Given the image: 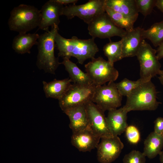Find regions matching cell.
Instances as JSON below:
<instances>
[{
  "mask_svg": "<svg viewBox=\"0 0 163 163\" xmlns=\"http://www.w3.org/2000/svg\"><path fill=\"white\" fill-rule=\"evenodd\" d=\"M105 6L128 17L138 18L139 12L135 0H106Z\"/></svg>",
  "mask_w": 163,
  "mask_h": 163,
  "instance_id": "obj_21",
  "label": "cell"
},
{
  "mask_svg": "<svg viewBox=\"0 0 163 163\" xmlns=\"http://www.w3.org/2000/svg\"><path fill=\"white\" fill-rule=\"evenodd\" d=\"M161 135L162 136V137H163V132H162V133Z\"/></svg>",
  "mask_w": 163,
  "mask_h": 163,
  "instance_id": "obj_36",
  "label": "cell"
},
{
  "mask_svg": "<svg viewBox=\"0 0 163 163\" xmlns=\"http://www.w3.org/2000/svg\"><path fill=\"white\" fill-rule=\"evenodd\" d=\"M125 131L127 139L130 143L136 144L140 141V133L138 128L135 126H128Z\"/></svg>",
  "mask_w": 163,
  "mask_h": 163,
  "instance_id": "obj_29",
  "label": "cell"
},
{
  "mask_svg": "<svg viewBox=\"0 0 163 163\" xmlns=\"http://www.w3.org/2000/svg\"><path fill=\"white\" fill-rule=\"evenodd\" d=\"M155 6L163 13V0H156Z\"/></svg>",
  "mask_w": 163,
  "mask_h": 163,
  "instance_id": "obj_33",
  "label": "cell"
},
{
  "mask_svg": "<svg viewBox=\"0 0 163 163\" xmlns=\"http://www.w3.org/2000/svg\"><path fill=\"white\" fill-rule=\"evenodd\" d=\"M145 157L143 152L133 150L125 155L123 163H145Z\"/></svg>",
  "mask_w": 163,
  "mask_h": 163,
  "instance_id": "obj_28",
  "label": "cell"
},
{
  "mask_svg": "<svg viewBox=\"0 0 163 163\" xmlns=\"http://www.w3.org/2000/svg\"><path fill=\"white\" fill-rule=\"evenodd\" d=\"M156 50L145 39L142 41L136 55L140 66L139 79L143 82L151 81L158 75L161 66L156 56Z\"/></svg>",
  "mask_w": 163,
  "mask_h": 163,
  "instance_id": "obj_5",
  "label": "cell"
},
{
  "mask_svg": "<svg viewBox=\"0 0 163 163\" xmlns=\"http://www.w3.org/2000/svg\"><path fill=\"white\" fill-rule=\"evenodd\" d=\"M58 26L55 24L50 30L45 31L40 35L37 43L38 53L36 65L40 69L45 72L55 74L59 65L61 64L54 54L55 37L58 32Z\"/></svg>",
  "mask_w": 163,
  "mask_h": 163,
  "instance_id": "obj_2",
  "label": "cell"
},
{
  "mask_svg": "<svg viewBox=\"0 0 163 163\" xmlns=\"http://www.w3.org/2000/svg\"><path fill=\"white\" fill-rule=\"evenodd\" d=\"M69 78L62 80L54 79L47 82H43V89L46 97L60 99L72 84Z\"/></svg>",
  "mask_w": 163,
  "mask_h": 163,
  "instance_id": "obj_18",
  "label": "cell"
},
{
  "mask_svg": "<svg viewBox=\"0 0 163 163\" xmlns=\"http://www.w3.org/2000/svg\"><path fill=\"white\" fill-rule=\"evenodd\" d=\"M154 129L157 134L161 135L163 132V118L158 117L154 122Z\"/></svg>",
  "mask_w": 163,
  "mask_h": 163,
  "instance_id": "obj_30",
  "label": "cell"
},
{
  "mask_svg": "<svg viewBox=\"0 0 163 163\" xmlns=\"http://www.w3.org/2000/svg\"><path fill=\"white\" fill-rule=\"evenodd\" d=\"M97 148V158L101 163H111L119 156L124 145L118 136L101 138Z\"/></svg>",
  "mask_w": 163,
  "mask_h": 163,
  "instance_id": "obj_12",
  "label": "cell"
},
{
  "mask_svg": "<svg viewBox=\"0 0 163 163\" xmlns=\"http://www.w3.org/2000/svg\"><path fill=\"white\" fill-rule=\"evenodd\" d=\"M157 91L150 81L142 82L135 88L126 97L123 106L128 112L134 110H155L161 103L157 100Z\"/></svg>",
  "mask_w": 163,
  "mask_h": 163,
  "instance_id": "obj_3",
  "label": "cell"
},
{
  "mask_svg": "<svg viewBox=\"0 0 163 163\" xmlns=\"http://www.w3.org/2000/svg\"><path fill=\"white\" fill-rule=\"evenodd\" d=\"M105 11L112 21L118 27L125 29L126 31L130 30L134 28L133 25L136 19L126 16L106 6Z\"/></svg>",
  "mask_w": 163,
  "mask_h": 163,
  "instance_id": "obj_24",
  "label": "cell"
},
{
  "mask_svg": "<svg viewBox=\"0 0 163 163\" xmlns=\"http://www.w3.org/2000/svg\"><path fill=\"white\" fill-rule=\"evenodd\" d=\"M142 82L139 78L136 81H133L124 78L116 83V85L120 94L127 97L133 90Z\"/></svg>",
  "mask_w": 163,
  "mask_h": 163,
  "instance_id": "obj_26",
  "label": "cell"
},
{
  "mask_svg": "<svg viewBox=\"0 0 163 163\" xmlns=\"http://www.w3.org/2000/svg\"><path fill=\"white\" fill-rule=\"evenodd\" d=\"M96 86L75 84L71 85L62 97L59 100V107L63 111L72 107L91 101Z\"/></svg>",
  "mask_w": 163,
  "mask_h": 163,
  "instance_id": "obj_10",
  "label": "cell"
},
{
  "mask_svg": "<svg viewBox=\"0 0 163 163\" xmlns=\"http://www.w3.org/2000/svg\"><path fill=\"white\" fill-rule=\"evenodd\" d=\"M106 0H90L81 5L64 6L62 15L68 19L77 17L87 24L96 16L105 12Z\"/></svg>",
  "mask_w": 163,
  "mask_h": 163,
  "instance_id": "obj_9",
  "label": "cell"
},
{
  "mask_svg": "<svg viewBox=\"0 0 163 163\" xmlns=\"http://www.w3.org/2000/svg\"><path fill=\"white\" fill-rule=\"evenodd\" d=\"M88 25V33L94 39L110 38L114 36L122 38L126 32L116 25L106 12L96 16Z\"/></svg>",
  "mask_w": 163,
  "mask_h": 163,
  "instance_id": "obj_7",
  "label": "cell"
},
{
  "mask_svg": "<svg viewBox=\"0 0 163 163\" xmlns=\"http://www.w3.org/2000/svg\"><path fill=\"white\" fill-rule=\"evenodd\" d=\"M156 51V56L158 59L159 60L163 58V42L158 46Z\"/></svg>",
  "mask_w": 163,
  "mask_h": 163,
  "instance_id": "obj_31",
  "label": "cell"
},
{
  "mask_svg": "<svg viewBox=\"0 0 163 163\" xmlns=\"http://www.w3.org/2000/svg\"><path fill=\"white\" fill-rule=\"evenodd\" d=\"M138 12L146 16L152 12L155 6L156 0H135Z\"/></svg>",
  "mask_w": 163,
  "mask_h": 163,
  "instance_id": "obj_27",
  "label": "cell"
},
{
  "mask_svg": "<svg viewBox=\"0 0 163 163\" xmlns=\"http://www.w3.org/2000/svg\"><path fill=\"white\" fill-rule=\"evenodd\" d=\"M56 46L58 51V57L76 58L78 62L82 64L88 59L94 58L99 51V48L94 41V38L81 39L73 36L66 39L61 36L58 32L55 37Z\"/></svg>",
  "mask_w": 163,
  "mask_h": 163,
  "instance_id": "obj_1",
  "label": "cell"
},
{
  "mask_svg": "<svg viewBox=\"0 0 163 163\" xmlns=\"http://www.w3.org/2000/svg\"><path fill=\"white\" fill-rule=\"evenodd\" d=\"M159 155L160 162L161 163H163V151H161Z\"/></svg>",
  "mask_w": 163,
  "mask_h": 163,
  "instance_id": "obj_35",
  "label": "cell"
},
{
  "mask_svg": "<svg viewBox=\"0 0 163 163\" xmlns=\"http://www.w3.org/2000/svg\"><path fill=\"white\" fill-rule=\"evenodd\" d=\"M64 6L55 0H50L42 7L40 10L41 19L38 28L46 31L54 25L58 26L59 17L62 15Z\"/></svg>",
  "mask_w": 163,
  "mask_h": 163,
  "instance_id": "obj_13",
  "label": "cell"
},
{
  "mask_svg": "<svg viewBox=\"0 0 163 163\" xmlns=\"http://www.w3.org/2000/svg\"><path fill=\"white\" fill-rule=\"evenodd\" d=\"M103 51L108 61L112 65L122 59V44L121 40L112 42L110 40L109 43L104 46Z\"/></svg>",
  "mask_w": 163,
  "mask_h": 163,
  "instance_id": "obj_25",
  "label": "cell"
},
{
  "mask_svg": "<svg viewBox=\"0 0 163 163\" xmlns=\"http://www.w3.org/2000/svg\"><path fill=\"white\" fill-rule=\"evenodd\" d=\"M85 67L86 73L95 86L114 82L119 76V72L114 65L101 56L91 59Z\"/></svg>",
  "mask_w": 163,
  "mask_h": 163,
  "instance_id": "obj_6",
  "label": "cell"
},
{
  "mask_svg": "<svg viewBox=\"0 0 163 163\" xmlns=\"http://www.w3.org/2000/svg\"><path fill=\"white\" fill-rule=\"evenodd\" d=\"M61 64L65 66L73 83L85 86H95L86 73H85L69 58H63Z\"/></svg>",
  "mask_w": 163,
  "mask_h": 163,
  "instance_id": "obj_20",
  "label": "cell"
},
{
  "mask_svg": "<svg viewBox=\"0 0 163 163\" xmlns=\"http://www.w3.org/2000/svg\"><path fill=\"white\" fill-rule=\"evenodd\" d=\"M144 29L139 27L126 31L120 40L122 44L123 58L136 56L137 51L143 40Z\"/></svg>",
  "mask_w": 163,
  "mask_h": 163,
  "instance_id": "obj_15",
  "label": "cell"
},
{
  "mask_svg": "<svg viewBox=\"0 0 163 163\" xmlns=\"http://www.w3.org/2000/svg\"><path fill=\"white\" fill-rule=\"evenodd\" d=\"M163 148V137L155 132H151L144 142V155L152 159L159 155Z\"/></svg>",
  "mask_w": 163,
  "mask_h": 163,
  "instance_id": "obj_22",
  "label": "cell"
},
{
  "mask_svg": "<svg viewBox=\"0 0 163 163\" xmlns=\"http://www.w3.org/2000/svg\"><path fill=\"white\" fill-rule=\"evenodd\" d=\"M89 126L101 138L114 136L109 127L104 112L95 103L90 101L85 104Z\"/></svg>",
  "mask_w": 163,
  "mask_h": 163,
  "instance_id": "obj_11",
  "label": "cell"
},
{
  "mask_svg": "<svg viewBox=\"0 0 163 163\" xmlns=\"http://www.w3.org/2000/svg\"><path fill=\"white\" fill-rule=\"evenodd\" d=\"M40 19V10L33 5L21 4L11 11L8 25L11 31L26 34L39 27Z\"/></svg>",
  "mask_w": 163,
  "mask_h": 163,
  "instance_id": "obj_4",
  "label": "cell"
},
{
  "mask_svg": "<svg viewBox=\"0 0 163 163\" xmlns=\"http://www.w3.org/2000/svg\"><path fill=\"white\" fill-rule=\"evenodd\" d=\"M158 75H159L158 79L161 84L163 85V70H161Z\"/></svg>",
  "mask_w": 163,
  "mask_h": 163,
  "instance_id": "obj_34",
  "label": "cell"
},
{
  "mask_svg": "<svg viewBox=\"0 0 163 163\" xmlns=\"http://www.w3.org/2000/svg\"><path fill=\"white\" fill-rule=\"evenodd\" d=\"M39 36L36 33L19 34L13 40L12 48L18 54L30 53L31 48L37 45Z\"/></svg>",
  "mask_w": 163,
  "mask_h": 163,
  "instance_id": "obj_19",
  "label": "cell"
},
{
  "mask_svg": "<svg viewBox=\"0 0 163 163\" xmlns=\"http://www.w3.org/2000/svg\"><path fill=\"white\" fill-rule=\"evenodd\" d=\"M128 113L123 107L108 111L106 120L114 136L120 135L125 131L128 126L127 123Z\"/></svg>",
  "mask_w": 163,
  "mask_h": 163,
  "instance_id": "obj_16",
  "label": "cell"
},
{
  "mask_svg": "<svg viewBox=\"0 0 163 163\" xmlns=\"http://www.w3.org/2000/svg\"><path fill=\"white\" fill-rule=\"evenodd\" d=\"M101 139L89 126L83 130L72 133L71 142L79 151L85 152H90L97 148Z\"/></svg>",
  "mask_w": 163,
  "mask_h": 163,
  "instance_id": "obj_14",
  "label": "cell"
},
{
  "mask_svg": "<svg viewBox=\"0 0 163 163\" xmlns=\"http://www.w3.org/2000/svg\"><path fill=\"white\" fill-rule=\"evenodd\" d=\"M57 2L64 5L69 4H75L78 1V0H55Z\"/></svg>",
  "mask_w": 163,
  "mask_h": 163,
  "instance_id": "obj_32",
  "label": "cell"
},
{
  "mask_svg": "<svg viewBox=\"0 0 163 163\" xmlns=\"http://www.w3.org/2000/svg\"><path fill=\"white\" fill-rule=\"evenodd\" d=\"M123 96L114 82L96 86L91 100L103 111L116 109L121 105Z\"/></svg>",
  "mask_w": 163,
  "mask_h": 163,
  "instance_id": "obj_8",
  "label": "cell"
},
{
  "mask_svg": "<svg viewBox=\"0 0 163 163\" xmlns=\"http://www.w3.org/2000/svg\"><path fill=\"white\" fill-rule=\"evenodd\" d=\"M63 112L69 118V126L72 133L83 130L89 126L85 104L72 107Z\"/></svg>",
  "mask_w": 163,
  "mask_h": 163,
  "instance_id": "obj_17",
  "label": "cell"
},
{
  "mask_svg": "<svg viewBox=\"0 0 163 163\" xmlns=\"http://www.w3.org/2000/svg\"><path fill=\"white\" fill-rule=\"evenodd\" d=\"M142 37L144 39L150 40L154 46H158L163 42V20L154 23L147 30L144 29Z\"/></svg>",
  "mask_w": 163,
  "mask_h": 163,
  "instance_id": "obj_23",
  "label": "cell"
}]
</instances>
